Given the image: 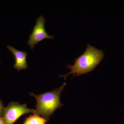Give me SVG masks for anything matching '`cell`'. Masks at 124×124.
Here are the masks:
<instances>
[{
	"instance_id": "4",
	"label": "cell",
	"mask_w": 124,
	"mask_h": 124,
	"mask_svg": "<svg viewBox=\"0 0 124 124\" xmlns=\"http://www.w3.org/2000/svg\"><path fill=\"white\" fill-rule=\"evenodd\" d=\"M45 22L46 20L42 15L38 17L36 20L32 32L29 36L28 41V45L32 49L35 46L45 39H54V36L49 35L46 33L45 28Z\"/></svg>"
},
{
	"instance_id": "7",
	"label": "cell",
	"mask_w": 124,
	"mask_h": 124,
	"mask_svg": "<svg viewBox=\"0 0 124 124\" xmlns=\"http://www.w3.org/2000/svg\"><path fill=\"white\" fill-rule=\"evenodd\" d=\"M5 107L2 103V101L0 99V116L3 117L4 113Z\"/></svg>"
},
{
	"instance_id": "6",
	"label": "cell",
	"mask_w": 124,
	"mask_h": 124,
	"mask_svg": "<svg viewBox=\"0 0 124 124\" xmlns=\"http://www.w3.org/2000/svg\"><path fill=\"white\" fill-rule=\"evenodd\" d=\"M47 121L36 114H33L27 117L23 124H46Z\"/></svg>"
},
{
	"instance_id": "8",
	"label": "cell",
	"mask_w": 124,
	"mask_h": 124,
	"mask_svg": "<svg viewBox=\"0 0 124 124\" xmlns=\"http://www.w3.org/2000/svg\"><path fill=\"white\" fill-rule=\"evenodd\" d=\"M0 124H5L3 117L0 116Z\"/></svg>"
},
{
	"instance_id": "3",
	"label": "cell",
	"mask_w": 124,
	"mask_h": 124,
	"mask_svg": "<svg viewBox=\"0 0 124 124\" xmlns=\"http://www.w3.org/2000/svg\"><path fill=\"white\" fill-rule=\"evenodd\" d=\"M35 112V109L28 108L26 104L11 101L5 107L3 118L5 124H14L22 116Z\"/></svg>"
},
{
	"instance_id": "2",
	"label": "cell",
	"mask_w": 124,
	"mask_h": 124,
	"mask_svg": "<svg viewBox=\"0 0 124 124\" xmlns=\"http://www.w3.org/2000/svg\"><path fill=\"white\" fill-rule=\"evenodd\" d=\"M66 84L64 83L59 88L39 95L30 93L36 101L35 113L48 121L49 117L57 109L64 106L60 101V95Z\"/></svg>"
},
{
	"instance_id": "5",
	"label": "cell",
	"mask_w": 124,
	"mask_h": 124,
	"mask_svg": "<svg viewBox=\"0 0 124 124\" xmlns=\"http://www.w3.org/2000/svg\"><path fill=\"white\" fill-rule=\"evenodd\" d=\"M7 48L15 58V64L14 65V68L17 69L18 71L27 69L28 68L26 60L27 53L19 51L10 46H7Z\"/></svg>"
},
{
	"instance_id": "1",
	"label": "cell",
	"mask_w": 124,
	"mask_h": 124,
	"mask_svg": "<svg viewBox=\"0 0 124 124\" xmlns=\"http://www.w3.org/2000/svg\"><path fill=\"white\" fill-rule=\"evenodd\" d=\"M104 56L102 50L88 44L84 53L75 59L74 64L67 65L68 68L70 70V72L66 75H61L59 77L63 78L66 80L70 75L78 77L92 71L100 64Z\"/></svg>"
}]
</instances>
